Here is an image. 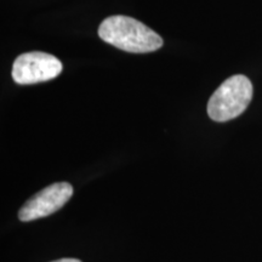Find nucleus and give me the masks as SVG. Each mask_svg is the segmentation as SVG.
Instances as JSON below:
<instances>
[{"label": "nucleus", "mask_w": 262, "mask_h": 262, "mask_svg": "<svg viewBox=\"0 0 262 262\" xmlns=\"http://www.w3.org/2000/svg\"><path fill=\"white\" fill-rule=\"evenodd\" d=\"M98 35L108 44L134 54H146L163 47L158 33L135 18L122 15L104 19L98 28Z\"/></svg>", "instance_id": "nucleus-1"}, {"label": "nucleus", "mask_w": 262, "mask_h": 262, "mask_svg": "<svg viewBox=\"0 0 262 262\" xmlns=\"http://www.w3.org/2000/svg\"><path fill=\"white\" fill-rule=\"evenodd\" d=\"M253 98V84L248 77L233 75L225 80L208 102V114L215 122H228L247 110Z\"/></svg>", "instance_id": "nucleus-2"}, {"label": "nucleus", "mask_w": 262, "mask_h": 262, "mask_svg": "<svg viewBox=\"0 0 262 262\" xmlns=\"http://www.w3.org/2000/svg\"><path fill=\"white\" fill-rule=\"evenodd\" d=\"M61 61L54 55L32 51L19 55L12 66V79L19 85L42 83L61 74Z\"/></svg>", "instance_id": "nucleus-3"}, {"label": "nucleus", "mask_w": 262, "mask_h": 262, "mask_svg": "<svg viewBox=\"0 0 262 262\" xmlns=\"http://www.w3.org/2000/svg\"><path fill=\"white\" fill-rule=\"evenodd\" d=\"M73 195V187L68 182H57L48 186L22 205L18 211V219L22 222H29L47 217L63 206Z\"/></svg>", "instance_id": "nucleus-4"}, {"label": "nucleus", "mask_w": 262, "mask_h": 262, "mask_svg": "<svg viewBox=\"0 0 262 262\" xmlns=\"http://www.w3.org/2000/svg\"><path fill=\"white\" fill-rule=\"evenodd\" d=\"M51 262H81V261L77 260V258H60V260L51 261Z\"/></svg>", "instance_id": "nucleus-5"}]
</instances>
